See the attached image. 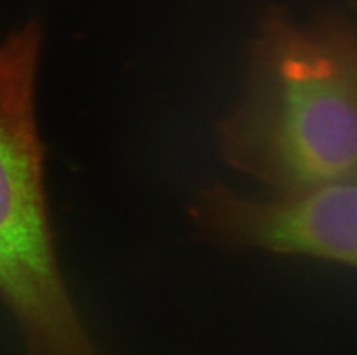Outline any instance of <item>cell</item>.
I'll return each instance as SVG.
<instances>
[{"label":"cell","instance_id":"6da1fadb","mask_svg":"<svg viewBox=\"0 0 357 355\" xmlns=\"http://www.w3.org/2000/svg\"><path fill=\"white\" fill-rule=\"evenodd\" d=\"M221 148L278 194L357 182V28L334 17L304 26L270 10Z\"/></svg>","mask_w":357,"mask_h":355},{"label":"cell","instance_id":"7a4b0ae2","mask_svg":"<svg viewBox=\"0 0 357 355\" xmlns=\"http://www.w3.org/2000/svg\"><path fill=\"white\" fill-rule=\"evenodd\" d=\"M40 33L31 22L0 44V299L29 345L54 347L81 319L58 267L34 114Z\"/></svg>","mask_w":357,"mask_h":355},{"label":"cell","instance_id":"3957f363","mask_svg":"<svg viewBox=\"0 0 357 355\" xmlns=\"http://www.w3.org/2000/svg\"><path fill=\"white\" fill-rule=\"evenodd\" d=\"M206 235L228 248H252L357 270V182L321 184L256 200L222 184L196 208Z\"/></svg>","mask_w":357,"mask_h":355}]
</instances>
